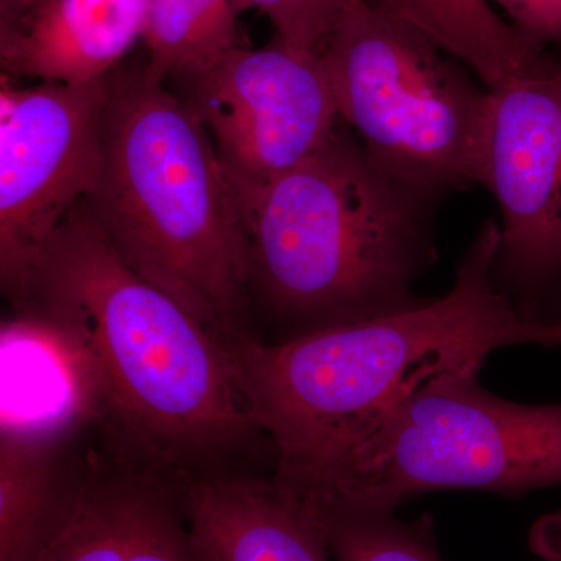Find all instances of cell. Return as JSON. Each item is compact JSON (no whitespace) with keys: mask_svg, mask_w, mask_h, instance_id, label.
I'll use <instances>...</instances> for the list:
<instances>
[{"mask_svg":"<svg viewBox=\"0 0 561 561\" xmlns=\"http://www.w3.org/2000/svg\"><path fill=\"white\" fill-rule=\"evenodd\" d=\"M14 311L54 321L88 354L101 398L95 434L111 456L181 479L232 470L243 449L272 454L230 346L140 278L84 201Z\"/></svg>","mask_w":561,"mask_h":561,"instance_id":"obj_1","label":"cell"},{"mask_svg":"<svg viewBox=\"0 0 561 561\" xmlns=\"http://www.w3.org/2000/svg\"><path fill=\"white\" fill-rule=\"evenodd\" d=\"M500 243V224L486 220L453 289L420 308L231 348L279 482L295 489L311 481L438 373L485 364L508 346H561V323L522 319L494 287Z\"/></svg>","mask_w":561,"mask_h":561,"instance_id":"obj_2","label":"cell"},{"mask_svg":"<svg viewBox=\"0 0 561 561\" xmlns=\"http://www.w3.org/2000/svg\"><path fill=\"white\" fill-rule=\"evenodd\" d=\"M443 198L378 164L341 122L311 158L239 202L268 343L423 306L413 286L437 262Z\"/></svg>","mask_w":561,"mask_h":561,"instance_id":"obj_3","label":"cell"},{"mask_svg":"<svg viewBox=\"0 0 561 561\" xmlns=\"http://www.w3.org/2000/svg\"><path fill=\"white\" fill-rule=\"evenodd\" d=\"M84 203L122 260L214 337L257 339L238 195L197 114L144 69L111 73L101 176Z\"/></svg>","mask_w":561,"mask_h":561,"instance_id":"obj_4","label":"cell"},{"mask_svg":"<svg viewBox=\"0 0 561 561\" xmlns=\"http://www.w3.org/2000/svg\"><path fill=\"white\" fill-rule=\"evenodd\" d=\"M482 367L432 376L341 459L287 489L312 508L397 511L435 491L561 486V404L504 400L483 389Z\"/></svg>","mask_w":561,"mask_h":561,"instance_id":"obj_5","label":"cell"},{"mask_svg":"<svg viewBox=\"0 0 561 561\" xmlns=\"http://www.w3.org/2000/svg\"><path fill=\"white\" fill-rule=\"evenodd\" d=\"M342 122L373 160L448 195L483 186L490 90L381 0L346 10L320 50Z\"/></svg>","mask_w":561,"mask_h":561,"instance_id":"obj_6","label":"cell"},{"mask_svg":"<svg viewBox=\"0 0 561 561\" xmlns=\"http://www.w3.org/2000/svg\"><path fill=\"white\" fill-rule=\"evenodd\" d=\"M486 187L501 210L494 287L530 323H561V47L490 90Z\"/></svg>","mask_w":561,"mask_h":561,"instance_id":"obj_7","label":"cell"},{"mask_svg":"<svg viewBox=\"0 0 561 561\" xmlns=\"http://www.w3.org/2000/svg\"><path fill=\"white\" fill-rule=\"evenodd\" d=\"M0 91V283L18 308L70 210L98 186L108 79Z\"/></svg>","mask_w":561,"mask_h":561,"instance_id":"obj_8","label":"cell"},{"mask_svg":"<svg viewBox=\"0 0 561 561\" xmlns=\"http://www.w3.org/2000/svg\"><path fill=\"white\" fill-rule=\"evenodd\" d=\"M180 98L208 130L239 202L311 158L342 122L320 54L276 38L264 49L236 46Z\"/></svg>","mask_w":561,"mask_h":561,"instance_id":"obj_9","label":"cell"},{"mask_svg":"<svg viewBox=\"0 0 561 561\" xmlns=\"http://www.w3.org/2000/svg\"><path fill=\"white\" fill-rule=\"evenodd\" d=\"M181 502L208 561H331L302 502L273 470H221L179 479Z\"/></svg>","mask_w":561,"mask_h":561,"instance_id":"obj_10","label":"cell"},{"mask_svg":"<svg viewBox=\"0 0 561 561\" xmlns=\"http://www.w3.org/2000/svg\"><path fill=\"white\" fill-rule=\"evenodd\" d=\"M0 437L70 440L98 432L101 398L80 343L33 312L2 324Z\"/></svg>","mask_w":561,"mask_h":561,"instance_id":"obj_11","label":"cell"},{"mask_svg":"<svg viewBox=\"0 0 561 561\" xmlns=\"http://www.w3.org/2000/svg\"><path fill=\"white\" fill-rule=\"evenodd\" d=\"M150 0H46L0 28L2 76L41 83L108 79L142 39Z\"/></svg>","mask_w":561,"mask_h":561,"instance_id":"obj_12","label":"cell"},{"mask_svg":"<svg viewBox=\"0 0 561 561\" xmlns=\"http://www.w3.org/2000/svg\"><path fill=\"white\" fill-rule=\"evenodd\" d=\"M80 442L0 437V561H46L60 540L90 472Z\"/></svg>","mask_w":561,"mask_h":561,"instance_id":"obj_13","label":"cell"},{"mask_svg":"<svg viewBox=\"0 0 561 561\" xmlns=\"http://www.w3.org/2000/svg\"><path fill=\"white\" fill-rule=\"evenodd\" d=\"M381 2L467 65L489 90L518 76L546 47L502 20L489 0Z\"/></svg>","mask_w":561,"mask_h":561,"instance_id":"obj_14","label":"cell"},{"mask_svg":"<svg viewBox=\"0 0 561 561\" xmlns=\"http://www.w3.org/2000/svg\"><path fill=\"white\" fill-rule=\"evenodd\" d=\"M241 0H150L146 31L147 79L184 87L219 65L239 46Z\"/></svg>","mask_w":561,"mask_h":561,"instance_id":"obj_15","label":"cell"},{"mask_svg":"<svg viewBox=\"0 0 561 561\" xmlns=\"http://www.w3.org/2000/svg\"><path fill=\"white\" fill-rule=\"evenodd\" d=\"M146 468L92 448L77 511L46 561H125Z\"/></svg>","mask_w":561,"mask_h":561,"instance_id":"obj_16","label":"cell"},{"mask_svg":"<svg viewBox=\"0 0 561 561\" xmlns=\"http://www.w3.org/2000/svg\"><path fill=\"white\" fill-rule=\"evenodd\" d=\"M305 507L335 561H443L430 515L404 522L394 511Z\"/></svg>","mask_w":561,"mask_h":561,"instance_id":"obj_17","label":"cell"},{"mask_svg":"<svg viewBox=\"0 0 561 561\" xmlns=\"http://www.w3.org/2000/svg\"><path fill=\"white\" fill-rule=\"evenodd\" d=\"M125 561H208L192 535L175 478L144 471Z\"/></svg>","mask_w":561,"mask_h":561,"instance_id":"obj_18","label":"cell"},{"mask_svg":"<svg viewBox=\"0 0 561 561\" xmlns=\"http://www.w3.org/2000/svg\"><path fill=\"white\" fill-rule=\"evenodd\" d=\"M359 0H241L271 20L276 39L290 49L320 54L346 10Z\"/></svg>","mask_w":561,"mask_h":561,"instance_id":"obj_19","label":"cell"},{"mask_svg":"<svg viewBox=\"0 0 561 561\" xmlns=\"http://www.w3.org/2000/svg\"><path fill=\"white\" fill-rule=\"evenodd\" d=\"M526 38L561 47V0H494Z\"/></svg>","mask_w":561,"mask_h":561,"instance_id":"obj_20","label":"cell"},{"mask_svg":"<svg viewBox=\"0 0 561 561\" xmlns=\"http://www.w3.org/2000/svg\"><path fill=\"white\" fill-rule=\"evenodd\" d=\"M529 545L541 561H561V512L542 516L531 527Z\"/></svg>","mask_w":561,"mask_h":561,"instance_id":"obj_21","label":"cell"},{"mask_svg":"<svg viewBox=\"0 0 561 561\" xmlns=\"http://www.w3.org/2000/svg\"><path fill=\"white\" fill-rule=\"evenodd\" d=\"M44 2L46 0H0V28L24 20Z\"/></svg>","mask_w":561,"mask_h":561,"instance_id":"obj_22","label":"cell"}]
</instances>
